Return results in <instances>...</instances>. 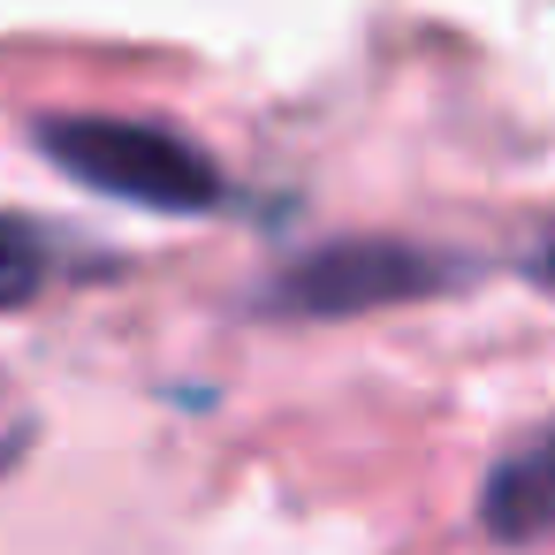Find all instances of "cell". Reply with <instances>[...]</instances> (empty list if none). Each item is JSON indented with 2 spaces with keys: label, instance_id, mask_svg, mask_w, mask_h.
<instances>
[{
  "label": "cell",
  "instance_id": "6da1fadb",
  "mask_svg": "<svg viewBox=\"0 0 555 555\" xmlns=\"http://www.w3.org/2000/svg\"><path fill=\"white\" fill-rule=\"evenodd\" d=\"M39 145L92 191L107 198H130V206H160V214H198L221 198V176L198 145L153 130V122H100V115H77V122H47Z\"/></svg>",
  "mask_w": 555,
  "mask_h": 555
},
{
  "label": "cell",
  "instance_id": "7a4b0ae2",
  "mask_svg": "<svg viewBox=\"0 0 555 555\" xmlns=\"http://www.w3.org/2000/svg\"><path fill=\"white\" fill-rule=\"evenodd\" d=\"M434 282V267L426 259H411V251H373V244H358V251H335V259H312V267H297L289 274V305L297 312H358V305H380V297H418Z\"/></svg>",
  "mask_w": 555,
  "mask_h": 555
},
{
  "label": "cell",
  "instance_id": "3957f363",
  "mask_svg": "<svg viewBox=\"0 0 555 555\" xmlns=\"http://www.w3.org/2000/svg\"><path fill=\"white\" fill-rule=\"evenodd\" d=\"M540 525H547V472H540V449H517L487 479V532L525 547V540H540Z\"/></svg>",
  "mask_w": 555,
  "mask_h": 555
},
{
  "label": "cell",
  "instance_id": "277c9868",
  "mask_svg": "<svg viewBox=\"0 0 555 555\" xmlns=\"http://www.w3.org/2000/svg\"><path fill=\"white\" fill-rule=\"evenodd\" d=\"M47 282V244L24 229V221H0V312L9 305H31Z\"/></svg>",
  "mask_w": 555,
  "mask_h": 555
}]
</instances>
